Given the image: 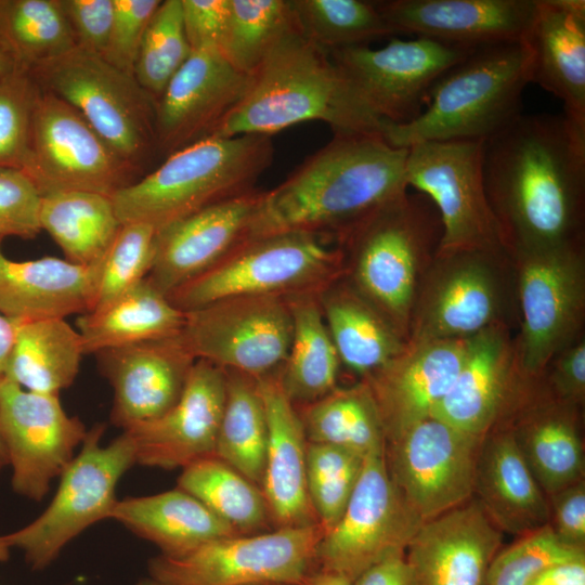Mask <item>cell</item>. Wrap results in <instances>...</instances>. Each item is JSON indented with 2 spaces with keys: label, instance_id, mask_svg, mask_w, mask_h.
<instances>
[{
  "label": "cell",
  "instance_id": "obj_7",
  "mask_svg": "<svg viewBox=\"0 0 585 585\" xmlns=\"http://www.w3.org/2000/svg\"><path fill=\"white\" fill-rule=\"evenodd\" d=\"M326 237L286 232L250 237L220 262L168 295L186 312L234 296H282L317 291L342 275L341 248Z\"/></svg>",
  "mask_w": 585,
  "mask_h": 585
},
{
  "label": "cell",
  "instance_id": "obj_30",
  "mask_svg": "<svg viewBox=\"0 0 585 585\" xmlns=\"http://www.w3.org/2000/svg\"><path fill=\"white\" fill-rule=\"evenodd\" d=\"M523 42L531 52V82L558 98L563 116L585 133V1L536 0Z\"/></svg>",
  "mask_w": 585,
  "mask_h": 585
},
{
  "label": "cell",
  "instance_id": "obj_46",
  "mask_svg": "<svg viewBox=\"0 0 585 585\" xmlns=\"http://www.w3.org/2000/svg\"><path fill=\"white\" fill-rule=\"evenodd\" d=\"M364 457L343 447L308 442L307 487L309 498L326 532L342 516L359 480Z\"/></svg>",
  "mask_w": 585,
  "mask_h": 585
},
{
  "label": "cell",
  "instance_id": "obj_28",
  "mask_svg": "<svg viewBox=\"0 0 585 585\" xmlns=\"http://www.w3.org/2000/svg\"><path fill=\"white\" fill-rule=\"evenodd\" d=\"M377 5L393 34L479 48L523 41L536 0H388Z\"/></svg>",
  "mask_w": 585,
  "mask_h": 585
},
{
  "label": "cell",
  "instance_id": "obj_49",
  "mask_svg": "<svg viewBox=\"0 0 585 585\" xmlns=\"http://www.w3.org/2000/svg\"><path fill=\"white\" fill-rule=\"evenodd\" d=\"M38 92L39 87L27 68L17 67L0 79V167L24 171Z\"/></svg>",
  "mask_w": 585,
  "mask_h": 585
},
{
  "label": "cell",
  "instance_id": "obj_33",
  "mask_svg": "<svg viewBox=\"0 0 585 585\" xmlns=\"http://www.w3.org/2000/svg\"><path fill=\"white\" fill-rule=\"evenodd\" d=\"M110 519L153 543L160 555L179 557L213 540L239 534L180 487L118 499Z\"/></svg>",
  "mask_w": 585,
  "mask_h": 585
},
{
  "label": "cell",
  "instance_id": "obj_56",
  "mask_svg": "<svg viewBox=\"0 0 585 585\" xmlns=\"http://www.w3.org/2000/svg\"><path fill=\"white\" fill-rule=\"evenodd\" d=\"M353 585H413V580L402 555L372 566L353 581Z\"/></svg>",
  "mask_w": 585,
  "mask_h": 585
},
{
  "label": "cell",
  "instance_id": "obj_37",
  "mask_svg": "<svg viewBox=\"0 0 585 585\" xmlns=\"http://www.w3.org/2000/svg\"><path fill=\"white\" fill-rule=\"evenodd\" d=\"M14 322L15 341L3 377L25 390L58 395L75 381L84 354L78 330L65 318Z\"/></svg>",
  "mask_w": 585,
  "mask_h": 585
},
{
  "label": "cell",
  "instance_id": "obj_40",
  "mask_svg": "<svg viewBox=\"0 0 585 585\" xmlns=\"http://www.w3.org/2000/svg\"><path fill=\"white\" fill-rule=\"evenodd\" d=\"M268 424L256 379L226 370V396L213 455L261 489Z\"/></svg>",
  "mask_w": 585,
  "mask_h": 585
},
{
  "label": "cell",
  "instance_id": "obj_8",
  "mask_svg": "<svg viewBox=\"0 0 585 585\" xmlns=\"http://www.w3.org/2000/svg\"><path fill=\"white\" fill-rule=\"evenodd\" d=\"M30 73L40 89L75 108L138 171L158 153L156 100L132 75L77 47Z\"/></svg>",
  "mask_w": 585,
  "mask_h": 585
},
{
  "label": "cell",
  "instance_id": "obj_5",
  "mask_svg": "<svg viewBox=\"0 0 585 585\" xmlns=\"http://www.w3.org/2000/svg\"><path fill=\"white\" fill-rule=\"evenodd\" d=\"M274 156L269 135L207 136L166 157L113 196L121 224L155 230L221 200L256 190Z\"/></svg>",
  "mask_w": 585,
  "mask_h": 585
},
{
  "label": "cell",
  "instance_id": "obj_61",
  "mask_svg": "<svg viewBox=\"0 0 585 585\" xmlns=\"http://www.w3.org/2000/svg\"><path fill=\"white\" fill-rule=\"evenodd\" d=\"M10 549L11 547L9 546L4 535H0V561H6L9 559Z\"/></svg>",
  "mask_w": 585,
  "mask_h": 585
},
{
  "label": "cell",
  "instance_id": "obj_3",
  "mask_svg": "<svg viewBox=\"0 0 585 585\" xmlns=\"http://www.w3.org/2000/svg\"><path fill=\"white\" fill-rule=\"evenodd\" d=\"M320 120L335 133L382 135L386 120L361 99L329 54L296 23L275 42L251 76L239 104L210 136L269 135Z\"/></svg>",
  "mask_w": 585,
  "mask_h": 585
},
{
  "label": "cell",
  "instance_id": "obj_59",
  "mask_svg": "<svg viewBox=\"0 0 585 585\" xmlns=\"http://www.w3.org/2000/svg\"><path fill=\"white\" fill-rule=\"evenodd\" d=\"M301 585H353V581L340 573L317 568Z\"/></svg>",
  "mask_w": 585,
  "mask_h": 585
},
{
  "label": "cell",
  "instance_id": "obj_39",
  "mask_svg": "<svg viewBox=\"0 0 585 585\" xmlns=\"http://www.w3.org/2000/svg\"><path fill=\"white\" fill-rule=\"evenodd\" d=\"M302 406L297 410L308 442L343 447L364 458L386 448L384 425L363 380Z\"/></svg>",
  "mask_w": 585,
  "mask_h": 585
},
{
  "label": "cell",
  "instance_id": "obj_27",
  "mask_svg": "<svg viewBox=\"0 0 585 585\" xmlns=\"http://www.w3.org/2000/svg\"><path fill=\"white\" fill-rule=\"evenodd\" d=\"M519 378L508 325L491 326L468 338L463 364L430 417L483 438L505 415Z\"/></svg>",
  "mask_w": 585,
  "mask_h": 585
},
{
  "label": "cell",
  "instance_id": "obj_20",
  "mask_svg": "<svg viewBox=\"0 0 585 585\" xmlns=\"http://www.w3.org/2000/svg\"><path fill=\"white\" fill-rule=\"evenodd\" d=\"M251 76L235 69L217 48L193 50L156 101V141L168 155L210 136L239 104Z\"/></svg>",
  "mask_w": 585,
  "mask_h": 585
},
{
  "label": "cell",
  "instance_id": "obj_42",
  "mask_svg": "<svg viewBox=\"0 0 585 585\" xmlns=\"http://www.w3.org/2000/svg\"><path fill=\"white\" fill-rule=\"evenodd\" d=\"M0 31L18 66L28 70L76 48L58 0H0Z\"/></svg>",
  "mask_w": 585,
  "mask_h": 585
},
{
  "label": "cell",
  "instance_id": "obj_41",
  "mask_svg": "<svg viewBox=\"0 0 585 585\" xmlns=\"http://www.w3.org/2000/svg\"><path fill=\"white\" fill-rule=\"evenodd\" d=\"M178 487L239 534L259 533L271 521L262 490L214 455L182 468Z\"/></svg>",
  "mask_w": 585,
  "mask_h": 585
},
{
  "label": "cell",
  "instance_id": "obj_18",
  "mask_svg": "<svg viewBox=\"0 0 585 585\" xmlns=\"http://www.w3.org/2000/svg\"><path fill=\"white\" fill-rule=\"evenodd\" d=\"M481 440L428 417L386 443L389 474L422 522L473 497Z\"/></svg>",
  "mask_w": 585,
  "mask_h": 585
},
{
  "label": "cell",
  "instance_id": "obj_55",
  "mask_svg": "<svg viewBox=\"0 0 585 585\" xmlns=\"http://www.w3.org/2000/svg\"><path fill=\"white\" fill-rule=\"evenodd\" d=\"M181 5L192 50L217 48L226 24L230 0H181Z\"/></svg>",
  "mask_w": 585,
  "mask_h": 585
},
{
  "label": "cell",
  "instance_id": "obj_4",
  "mask_svg": "<svg viewBox=\"0 0 585 585\" xmlns=\"http://www.w3.org/2000/svg\"><path fill=\"white\" fill-rule=\"evenodd\" d=\"M530 82L531 52L523 41L476 48L432 84L417 118L386 121L384 139L402 148L427 141L485 140L521 114Z\"/></svg>",
  "mask_w": 585,
  "mask_h": 585
},
{
  "label": "cell",
  "instance_id": "obj_24",
  "mask_svg": "<svg viewBox=\"0 0 585 585\" xmlns=\"http://www.w3.org/2000/svg\"><path fill=\"white\" fill-rule=\"evenodd\" d=\"M180 333L95 354L99 370L114 391V426L123 431L152 420L179 400L196 361Z\"/></svg>",
  "mask_w": 585,
  "mask_h": 585
},
{
  "label": "cell",
  "instance_id": "obj_38",
  "mask_svg": "<svg viewBox=\"0 0 585 585\" xmlns=\"http://www.w3.org/2000/svg\"><path fill=\"white\" fill-rule=\"evenodd\" d=\"M40 225L68 261L89 265L105 256L122 224L110 196L63 191L42 196Z\"/></svg>",
  "mask_w": 585,
  "mask_h": 585
},
{
  "label": "cell",
  "instance_id": "obj_50",
  "mask_svg": "<svg viewBox=\"0 0 585 585\" xmlns=\"http://www.w3.org/2000/svg\"><path fill=\"white\" fill-rule=\"evenodd\" d=\"M41 198L25 171L0 167V239L5 236L36 237L41 231Z\"/></svg>",
  "mask_w": 585,
  "mask_h": 585
},
{
  "label": "cell",
  "instance_id": "obj_23",
  "mask_svg": "<svg viewBox=\"0 0 585 585\" xmlns=\"http://www.w3.org/2000/svg\"><path fill=\"white\" fill-rule=\"evenodd\" d=\"M499 421L510 428L546 496L584 479L581 407L552 396L540 376L521 375Z\"/></svg>",
  "mask_w": 585,
  "mask_h": 585
},
{
  "label": "cell",
  "instance_id": "obj_32",
  "mask_svg": "<svg viewBox=\"0 0 585 585\" xmlns=\"http://www.w3.org/2000/svg\"><path fill=\"white\" fill-rule=\"evenodd\" d=\"M473 497L502 532L521 536L549 523L547 496L502 421L481 440Z\"/></svg>",
  "mask_w": 585,
  "mask_h": 585
},
{
  "label": "cell",
  "instance_id": "obj_11",
  "mask_svg": "<svg viewBox=\"0 0 585 585\" xmlns=\"http://www.w3.org/2000/svg\"><path fill=\"white\" fill-rule=\"evenodd\" d=\"M509 264L506 251L434 255L416 294L407 342L467 339L507 324Z\"/></svg>",
  "mask_w": 585,
  "mask_h": 585
},
{
  "label": "cell",
  "instance_id": "obj_12",
  "mask_svg": "<svg viewBox=\"0 0 585 585\" xmlns=\"http://www.w3.org/2000/svg\"><path fill=\"white\" fill-rule=\"evenodd\" d=\"M318 522L213 540L179 557L158 555L150 576L164 585H301L317 569Z\"/></svg>",
  "mask_w": 585,
  "mask_h": 585
},
{
  "label": "cell",
  "instance_id": "obj_34",
  "mask_svg": "<svg viewBox=\"0 0 585 585\" xmlns=\"http://www.w3.org/2000/svg\"><path fill=\"white\" fill-rule=\"evenodd\" d=\"M317 296L340 363L362 378L405 349L407 341L342 275Z\"/></svg>",
  "mask_w": 585,
  "mask_h": 585
},
{
  "label": "cell",
  "instance_id": "obj_17",
  "mask_svg": "<svg viewBox=\"0 0 585 585\" xmlns=\"http://www.w3.org/2000/svg\"><path fill=\"white\" fill-rule=\"evenodd\" d=\"M474 49L417 37L392 38L379 49L356 46L328 54L379 118L407 123L422 112L432 84Z\"/></svg>",
  "mask_w": 585,
  "mask_h": 585
},
{
  "label": "cell",
  "instance_id": "obj_64",
  "mask_svg": "<svg viewBox=\"0 0 585 585\" xmlns=\"http://www.w3.org/2000/svg\"><path fill=\"white\" fill-rule=\"evenodd\" d=\"M252 585H290V584H281V583H262V584H252Z\"/></svg>",
  "mask_w": 585,
  "mask_h": 585
},
{
  "label": "cell",
  "instance_id": "obj_15",
  "mask_svg": "<svg viewBox=\"0 0 585 585\" xmlns=\"http://www.w3.org/2000/svg\"><path fill=\"white\" fill-rule=\"evenodd\" d=\"M291 333L286 297L234 296L184 312L180 334L196 360L257 379L283 365Z\"/></svg>",
  "mask_w": 585,
  "mask_h": 585
},
{
  "label": "cell",
  "instance_id": "obj_35",
  "mask_svg": "<svg viewBox=\"0 0 585 585\" xmlns=\"http://www.w3.org/2000/svg\"><path fill=\"white\" fill-rule=\"evenodd\" d=\"M183 324L184 312L147 278L76 321L84 354L171 337L181 332Z\"/></svg>",
  "mask_w": 585,
  "mask_h": 585
},
{
  "label": "cell",
  "instance_id": "obj_52",
  "mask_svg": "<svg viewBox=\"0 0 585 585\" xmlns=\"http://www.w3.org/2000/svg\"><path fill=\"white\" fill-rule=\"evenodd\" d=\"M76 47L103 55L110 32L113 0H58Z\"/></svg>",
  "mask_w": 585,
  "mask_h": 585
},
{
  "label": "cell",
  "instance_id": "obj_31",
  "mask_svg": "<svg viewBox=\"0 0 585 585\" xmlns=\"http://www.w3.org/2000/svg\"><path fill=\"white\" fill-rule=\"evenodd\" d=\"M1 242V314L13 321H35L93 310L103 258L89 265L55 257L14 261L2 253Z\"/></svg>",
  "mask_w": 585,
  "mask_h": 585
},
{
  "label": "cell",
  "instance_id": "obj_25",
  "mask_svg": "<svg viewBox=\"0 0 585 585\" xmlns=\"http://www.w3.org/2000/svg\"><path fill=\"white\" fill-rule=\"evenodd\" d=\"M467 339L407 342L405 349L362 378L378 408L386 443L430 417L465 359Z\"/></svg>",
  "mask_w": 585,
  "mask_h": 585
},
{
  "label": "cell",
  "instance_id": "obj_36",
  "mask_svg": "<svg viewBox=\"0 0 585 585\" xmlns=\"http://www.w3.org/2000/svg\"><path fill=\"white\" fill-rule=\"evenodd\" d=\"M318 291L286 296L292 333L277 376L294 404L314 402L337 388L340 360L323 317Z\"/></svg>",
  "mask_w": 585,
  "mask_h": 585
},
{
  "label": "cell",
  "instance_id": "obj_45",
  "mask_svg": "<svg viewBox=\"0 0 585 585\" xmlns=\"http://www.w3.org/2000/svg\"><path fill=\"white\" fill-rule=\"evenodd\" d=\"M181 0L161 1L143 37L133 76L156 101L192 53Z\"/></svg>",
  "mask_w": 585,
  "mask_h": 585
},
{
  "label": "cell",
  "instance_id": "obj_54",
  "mask_svg": "<svg viewBox=\"0 0 585 585\" xmlns=\"http://www.w3.org/2000/svg\"><path fill=\"white\" fill-rule=\"evenodd\" d=\"M549 525L564 543L585 548V481L578 480L547 496Z\"/></svg>",
  "mask_w": 585,
  "mask_h": 585
},
{
  "label": "cell",
  "instance_id": "obj_48",
  "mask_svg": "<svg viewBox=\"0 0 585 585\" xmlns=\"http://www.w3.org/2000/svg\"><path fill=\"white\" fill-rule=\"evenodd\" d=\"M155 234L156 230L146 223L121 225L103 257L93 310L106 307L147 277L154 259Z\"/></svg>",
  "mask_w": 585,
  "mask_h": 585
},
{
  "label": "cell",
  "instance_id": "obj_53",
  "mask_svg": "<svg viewBox=\"0 0 585 585\" xmlns=\"http://www.w3.org/2000/svg\"><path fill=\"white\" fill-rule=\"evenodd\" d=\"M558 400L582 407L585 399V340L581 336L560 350L540 375Z\"/></svg>",
  "mask_w": 585,
  "mask_h": 585
},
{
  "label": "cell",
  "instance_id": "obj_47",
  "mask_svg": "<svg viewBox=\"0 0 585 585\" xmlns=\"http://www.w3.org/2000/svg\"><path fill=\"white\" fill-rule=\"evenodd\" d=\"M578 558H585V548L564 543L548 523L500 548L483 585H531L549 567Z\"/></svg>",
  "mask_w": 585,
  "mask_h": 585
},
{
  "label": "cell",
  "instance_id": "obj_51",
  "mask_svg": "<svg viewBox=\"0 0 585 585\" xmlns=\"http://www.w3.org/2000/svg\"><path fill=\"white\" fill-rule=\"evenodd\" d=\"M113 22L102 57L116 68L133 76L146 28L161 1L113 0Z\"/></svg>",
  "mask_w": 585,
  "mask_h": 585
},
{
  "label": "cell",
  "instance_id": "obj_57",
  "mask_svg": "<svg viewBox=\"0 0 585 585\" xmlns=\"http://www.w3.org/2000/svg\"><path fill=\"white\" fill-rule=\"evenodd\" d=\"M531 585H585V558L551 566L543 571Z\"/></svg>",
  "mask_w": 585,
  "mask_h": 585
},
{
  "label": "cell",
  "instance_id": "obj_29",
  "mask_svg": "<svg viewBox=\"0 0 585 585\" xmlns=\"http://www.w3.org/2000/svg\"><path fill=\"white\" fill-rule=\"evenodd\" d=\"M268 424L261 490L276 528L317 523L307 487L308 440L295 404L277 373L256 379Z\"/></svg>",
  "mask_w": 585,
  "mask_h": 585
},
{
  "label": "cell",
  "instance_id": "obj_21",
  "mask_svg": "<svg viewBox=\"0 0 585 585\" xmlns=\"http://www.w3.org/2000/svg\"><path fill=\"white\" fill-rule=\"evenodd\" d=\"M226 396V370L196 360L183 391L166 413L126 431L135 464L172 470L213 455Z\"/></svg>",
  "mask_w": 585,
  "mask_h": 585
},
{
  "label": "cell",
  "instance_id": "obj_26",
  "mask_svg": "<svg viewBox=\"0 0 585 585\" xmlns=\"http://www.w3.org/2000/svg\"><path fill=\"white\" fill-rule=\"evenodd\" d=\"M503 532L472 497L422 522L405 550L413 585H483Z\"/></svg>",
  "mask_w": 585,
  "mask_h": 585
},
{
  "label": "cell",
  "instance_id": "obj_14",
  "mask_svg": "<svg viewBox=\"0 0 585 585\" xmlns=\"http://www.w3.org/2000/svg\"><path fill=\"white\" fill-rule=\"evenodd\" d=\"M24 171L41 196L86 191L110 197L133 183L139 172L75 108L40 88L32 108Z\"/></svg>",
  "mask_w": 585,
  "mask_h": 585
},
{
  "label": "cell",
  "instance_id": "obj_16",
  "mask_svg": "<svg viewBox=\"0 0 585 585\" xmlns=\"http://www.w3.org/2000/svg\"><path fill=\"white\" fill-rule=\"evenodd\" d=\"M421 524L389 474L385 450L369 454L342 516L317 547V568L354 581L372 566L405 555Z\"/></svg>",
  "mask_w": 585,
  "mask_h": 585
},
{
  "label": "cell",
  "instance_id": "obj_9",
  "mask_svg": "<svg viewBox=\"0 0 585 585\" xmlns=\"http://www.w3.org/2000/svg\"><path fill=\"white\" fill-rule=\"evenodd\" d=\"M104 424L88 430L79 452L60 476V484L44 511L24 528L4 535L21 549L34 570L52 563L63 548L94 523L110 519L119 480L135 464L126 431L102 445Z\"/></svg>",
  "mask_w": 585,
  "mask_h": 585
},
{
  "label": "cell",
  "instance_id": "obj_60",
  "mask_svg": "<svg viewBox=\"0 0 585 585\" xmlns=\"http://www.w3.org/2000/svg\"><path fill=\"white\" fill-rule=\"evenodd\" d=\"M18 66L13 52L0 31V79L9 75Z\"/></svg>",
  "mask_w": 585,
  "mask_h": 585
},
{
  "label": "cell",
  "instance_id": "obj_22",
  "mask_svg": "<svg viewBox=\"0 0 585 585\" xmlns=\"http://www.w3.org/2000/svg\"><path fill=\"white\" fill-rule=\"evenodd\" d=\"M261 193L221 200L156 230L148 282L168 296L220 262L249 238Z\"/></svg>",
  "mask_w": 585,
  "mask_h": 585
},
{
  "label": "cell",
  "instance_id": "obj_62",
  "mask_svg": "<svg viewBox=\"0 0 585 585\" xmlns=\"http://www.w3.org/2000/svg\"><path fill=\"white\" fill-rule=\"evenodd\" d=\"M0 465H8V457L5 446L0 433Z\"/></svg>",
  "mask_w": 585,
  "mask_h": 585
},
{
  "label": "cell",
  "instance_id": "obj_63",
  "mask_svg": "<svg viewBox=\"0 0 585 585\" xmlns=\"http://www.w3.org/2000/svg\"><path fill=\"white\" fill-rule=\"evenodd\" d=\"M135 585H164V584L157 582L156 580L150 576V577L140 580Z\"/></svg>",
  "mask_w": 585,
  "mask_h": 585
},
{
  "label": "cell",
  "instance_id": "obj_43",
  "mask_svg": "<svg viewBox=\"0 0 585 585\" xmlns=\"http://www.w3.org/2000/svg\"><path fill=\"white\" fill-rule=\"evenodd\" d=\"M300 32L327 53L393 34L377 1L289 0Z\"/></svg>",
  "mask_w": 585,
  "mask_h": 585
},
{
  "label": "cell",
  "instance_id": "obj_58",
  "mask_svg": "<svg viewBox=\"0 0 585 585\" xmlns=\"http://www.w3.org/2000/svg\"><path fill=\"white\" fill-rule=\"evenodd\" d=\"M16 324L0 313V377L4 375L15 341Z\"/></svg>",
  "mask_w": 585,
  "mask_h": 585
},
{
  "label": "cell",
  "instance_id": "obj_10",
  "mask_svg": "<svg viewBox=\"0 0 585 585\" xmlns=\"http://www.w3.org/2000/svg\"><path fill=\"white\" fill-rule=\"evenodd\" d=\"M520 332L515 339L521 375L538 377L549 361L581 337L585 313L583 242L510 255Z\"/></svg>",
  "mask_w": 585,
  "mask_h": 585
},
{
  "label": "cell",
  "instance_id": "obj_1",
  "mask_svg": "<svg viewBox=\"0 0 585 585\" xmlns=\"http://www.w3.org/2000/svg\"><path fill=\"white\" fill-rule=\"evenodd\" d=\"M482 174L509 255L583 242L585 133L563 114L521 113L485 139Z\"/></svg>",
  "mask_w": 585,
  "mask_h": 585
},
{
  "label": "cell",
  "instance_id": "obj_6",
  "mask_svg": "<svg viewBox=\"0 0 585 585\" xmlns=\"http://www.w3.org/2000/svg\"><path fill=\"white\" fill-rule=\"evenodd\" d=\"M442 233L432 203L403 192L339 242L348 283L407 341L416 294Z\"/></svg>",
  "mask_w": 585,
  "mask_h": 585
},
{
  "label": "cell",
  "instance_id": "obj_2",
  "mask_svg": "<svg viewBox=\"0 0 585 585\" xmlns=\"http://www.w3.org/2000/svg\"><path fill=\"white\" fill-rule=\"evenodd\" d=\"M407 148L381 135L335 133L285 181L262 192L250 237L302 232L340 240L407 191Z\"/></svg>",
  "mask_w": 585,
  "mask_h": 585
},
{
  "label": "cell",
  "instance_id": "obj_13",
  "mask_svg": "<svg viewBox=\"0 0 585 585\" xmlns=\"http://www.w3.org/2000/svg\"><path fill=\"white\" fill-rule=\"evenodd\" d=\"M483 141H427L407 147L406 185L432 203L441 221L434 255L508 252L484 190Z\"/></svg>",
  "mask_w": 585,
  "mask_h": 585
},
{
  "label": "cell",
  "instance_id": "obj_19",
  "mask_svg": "<svg viewBox=\"0 0 585 585\" xmlns=\"http://www.w3.org/2000/svg\"><path fill=\"white\" fill-rule=\"evenodd\" d=\"M88 430L58 395L28 391L0 377V433L15 493L40 502L76 455Z\"/></svg>",
  "mask_w": 585,
  "mask_h": 585
},
{
  "label": "cell",
  "instance_id": "obj_44",
  "mask_svg": "<svg viewBox=\"0 0 585 585\" xmlns=\"http://www.w3.org/2000/svg\"><path fill=\"white\" fill-rule=\"evenodd\" d=\"M294 24L289 0H230L217 49L235 69L252 76Z\"/></svg>",
  "mask_w": 585,
  "mask_h": 585
}]
</instances>
